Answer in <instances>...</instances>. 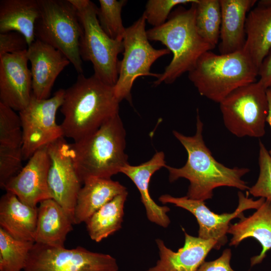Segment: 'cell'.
I'll list each match as a JSON object with an SVG mask.
<instances>
[{
    "label": "cell",
    "mask_w": 271,
    "mask_h": 271,
    "mask_svg": "<svg viewBox=\"0 0 271 271\" xmlns=\"http://www.w3.org/2000/svg\"><path fill=\"white\" fill-rule=\"evenodd\" d=\"M203 127L197 110L196 130L194 136H186L173 131V135L185 149L188 158L181 168L166 166L169 173V181L173 182L182 178L187 179L190 185L186 196L202 201L211 199L214 189L221 186L248 190L247 182L242 178L249 172V169L230 168L217 161L203 140Z\"/></svg>",
    "instance_id": "1"
},
{
    "label": "cell",
    "mask_w": 271,
    "mask_h": 271,
    "mask_svg": "<svg viewBox=\"0 0 271 271\" xmlns=\"http://www.w3.org/2000/svg\"><path fill=\"white\" fill-rule=\"evenodd\" d=\"M119 103L113 86L93 75L86 77L79 74L75 83L65 89L60 107L64 116L60 124L64 137L76 142L88 136L119 114Z\"/></svg>",
    "instance_id": "2"
},
{
    "label": "cell",
    "mask_w": 271,
    "mask_h": 271,
    "mask_svg": "<svg viewBox=\"0 0 271 271\" xmlns=\"http://www.w3.org/2000/svg\"><path fill=\"white\" fill-rule=\"evenodd\" d=\"M196 2L186 9L182 5L171 13L164 24L147 30L149 41H158L166 46L173 58L164 71L153 82L171 84L185 72L190 71L204 53L215 47L204 40L196 26Z\"/></svg>",
    "instance_id": "3"
},
{
    "label": "cell",
    "mask_w": 271,
    "mask_h": 271,
    "mask_svg": "<svg viewBox=\"0 0 271 271\" xmlns=\"http://www.w3.org/2000/svg\"><path fill=\"white\" fill-rule=\"evenodd\" d=\"M126 132L119 114L88 136L70 144L71 155L81 182L91 178L111 179L128 162Z\"/></svg>",
    "instance_id": "4"
},
{
    "label": "cell",
    "mask_w": 271,
    "mask_h": 271,
    "mask_svg": "<svg viewBox=\"0 0 271 271\" xmlns=\"http://www.w3.org/2000/svg\"><path fill=\"white\" fill-rule=\"evenodd\" d=\"M257 76L258 69L243 50L227 54L207 51L188 72L200 94L219 103L237 88L256 81Z\"/></svg>",
    "instance_id": "5"
},
{
    "label": "cell",
    "mask_w": 271,
    "mask_h": 271,
    "mask_svg": "<svg viewBox=\"0 0 271 271\" xmlns=\"http://www.w3.org/2000/svg\"><path fill=\"white\" fill-rule=\"evenodd\" d=\"M76 7L83 34L79 42L81 59L90 61L93 75L114 86L118 76V55L123 51L122 41L111 39L101 28L97 19L98 8L89 0H69Z\"/></svg>",
    "instance_id": "6"
},
{
    "label": "cell",
    "mask_w": 271,
    "mask_h": 271,
    "mask_svg": "<svg viewBox=\"0 0 271 271\" xmlns=\"http://www.w3.org/2000/svg\"><path fill=\"white\" fill-rule=\"evenodd\" d=\"M40 14L35 28L36 39L62 52L77 72L83 74L79 42L83 29L76 7L69 0H38Z\"/></svg>",
    "instance_id": "7"
},
{
    "label": "cell",
    "mask_w": 271,
    "mask_h": 271,
    "mask_svg": "<svg viewBox=\"0 0 271 271\" xmlns=\"http://www.w3.org/2000/svg\"><path fill=\"white\" fill-rule=\"evenodd\" d=\"M146 23L143 14L126 28L122 40L123 57L119 61L118 79L113 86L114 94L119 102L124 99L131 102V89L139 77L150 76L158 78L160 74L150 72L152 65L160 57L171 53L167 48L156 49L151 45Z\"/></svg>",
    "instance_id": "8"
},
{
    "label": "cell",
    "mask_w": 271,
    "mask_h": 271,
    "mask_svg": "<svg viewBox=\"0 0 271 271\" xmlns=\"http://www.w3.org/2000/svg\"><path fill=\"white\" fill-rule=\"evenodd\" d=\"M267 89L258 80L240 87L220 103L224 124L234 136L260 138L268 112Z\"/></svg>",
    "instance_id": "9"
},
{
    "label": "cell",
    "mask_w": 271,
    "mask_h": 271,
    "mask_svg": "<svg viewBox=\"0 0 271 271\" xmlns=\"http://www.w3.org/2000/svg\"><path fill=\"white\" fill-rule=\"evenodd\" d=\"M24 271H118L111 255L89 251L81 246L72 249L35 243Z\"/></svg>",
    "instance_id": "10"
},
{
    "label": "cell",
    "mask_w": 271,
    "mask_h": 271,
    "mask_svg": "<svg viewBox=\"0 0 271 271\" xmlns=\"http://www.w3.org/2000/svg\"><path fill=\"white\" fill-rule=\"evenodd\" d=\"M64 94V89L58 90L47 99H39L32 94L27 106L19 112L23 130V160L29 159L40 148L64 137L56 116Z\"/></svg>",
    "instance_id": "11"
},
{
    "label": "cell",
    "mask_w": 271,
    "mask_h": 271,
    "mask_svg": "<svg viewBox=\"0 0 271 271\" xmlns=\"http://www.w3.org/2000/svg\"><path fill=\"white\" fill-rule=\"evenodd\" d=\"M238 205L231 213L216 214L208 208L204 201L194 200L187 196L175 197L169 194H164L159 198L163 204L170 203L185 209L191 212L196 218L199 224L198 237L204 239H212L217 242L216 249H219L227 241L226 234L230 221L234 218L243 217V212L247 209H257L264 202L265 198L254 200L241 191L238 193Z\"/></svg>",
    "instance_id": "12"
},
{
    "label": "cell",
    "mask_w": 271,
    "mask_h": 271,
    "mask_svg": "<svg viewBox=\"0 0 271 271\" xmlns=\"http://www.w3.org/2000/svg\"><path fill=\"white\" fill-rule=\"evenodd\" d=\"M47 149L50 159L48 184L52 198L73 218L81 182L72 160L70 145L62 137L48 145Z\"/></svg>",
    "instance_id": "13"
},
{
    "label": "cell",
    "mask_w": 271,
    "mask_h": 271,
    "mask_svg": "<svg viewBox=\"0 0 271 271\" xmlns=\"http://www.w3.org/2000/svg\"><path fill=\"white\" fill-rule=\"evenodd\" d=\"M27 50L0 57V102L20 112L32 95V78Z\"/></svg>",
    "instance_id": "14"
},
{
    "label": "cell",
    "mask_w": 271,
    "mask_h": 271,
    "mask_svg": "<svg viewBox=\"0 0 271 271\" xmlns=\"http://www.w3.org/2000/svg\"><path fill=\"white\" fill-rule=\"evenodd\" d=\"M47 146L37 150L4 189L32 207H37L41 201L52 198L48 184L50 159Z\"/></svg>",
    "instance_id": "15"
},
{
    "label": "cell",
    "mask_w": 271,
    "mask_h": 271,
    "mask_svg": "<svg viewBox=\"0 0 271 271\" xmlns=\"http://www.w3.org/2000/svg\"><path fill=\"white\" fill-rule=\"evenodd\" d=\"M27 57L31 66L32 94L39 99L49 98L56 78L70 61L60 51L38 39L29 46Z\"/></svg>",
    "instance_id": "16"
},
{
    "label": "cell",
    "mask_w": 271,
    "mask_h": 271,
    "mask_svg": "<svg viewBox=\"0 0 271 271\" xmlns=\"http://www.w3.org/2000/svg\"><path fill=\"white\" fill-rule=\"evenodd\" d=\"M184 246L176 252L165 245L161 239L156 240L159 259L147 271H197L209 253L216 249L217 242L189 235L185 231Z\"/></svg>",
    "instance_id": "17"
},
{
    "label": "cell",
    "mask_w": 271,
    "mask_h": 271,
    "mask_svg": "<svg viewBox=\"0 0 271 271\" xmlns=\"http://www.w3.org/2000/svg\"><path fill=\"white\" fill-rule=\"evenodd\" d=\"M166 166L164 153L160 151L157 152L146 162L137 166L128 164L120 171V173L125 175L133 182L140 192L149 220L164 228L167 227L170 223L167 215L170 208L158 205L152 198L149 188L153 175Z\"/></svg>",
    "instance_id": "18"
},
{
    "label": "cell",
    "mask_w": 271,
    "mask_h": 271,
    "mask_svg": "<svg viewBox=\"0 0 271 271\" xmlns=\"http://www.w3.org/2000/svg\"><path fill=\"white\" fill-rule=\"evenodd\" d=\"M221 11L219 50L227 54L243 50L246 40L247 14L256 0H219Z\"/></svg>",
    "instance_id": "19"
},
{
    "label": "cell",
    "mask_w": 271,
    "mask_h": 271,
    "mask_svg": "<svg viewBox=\"0 0 271 271\" xmlns=\"http://www.w3.org/2000/svg\"><path fill=\"white\" fill-rule=\"evenodd\" d=\"M73 224L72 217L55 200L52 198L44 200L37 206L35 243L64 247Z\"/></svg>",
    "instance_id": "20"
},
{
    "label": "cell",
    "mask_w": 271,
    "mask_h": 271,
    "mask_svg": "<svg viewBox=\"0 0 271 271\" xmlns=\"http://www.w3.org/2000/svg\"><path fill=\"white\" fill-rule=\"evenodd\" d=\"M228 233L232 236L230 245L237 246L247 238L256 239L262 250L259 254L250 258V264L252 266L261 262L271 249V200L265 199L252 215L243 216L238 222L230 225Z\"/></svg>",
    "instance_id": "21"
},
{
    "label": "cell",
    "mask_w": 271,
    "mask_h": 271,
    "mask_svg": "<svg viewBox=\"0 0 271 271\" xmlns=\"http://www.w3.org/2000/svg\"><path fill=\"white\" fill-rule=\"evenodd\" d=\"M83 184L74 211V224L85 222L105 204L127 191L125 186L111 179L91 178Z\"/></svg>",
    "instance_id": "22"
},
{
    "label": "cell",
    "mask_w": 271,
    "mask_h": 271,
    "mask_svg": "<svg viewBox=\"0 0 271 271\" xmlns=\"http://www.w3.org/2000/svg\"><path fill=\"white\" fill-rule=\"evenodd\" d=\"M37 207L27 205L7 192L0 199V226L16 239L34 241Z\"/></svg>",
    "instance_id": "23"
},
{
    "label": "cell",
    "mask_w": 271,
    "mask_h": 271,
    "mask_svg": "<svg viewBox=\"0 0 271 271\" xmlns=\"http://www.w3.org/2000/svg\"><path fill=\"white\" fill-rule=\"evenodd\" d=\"M243 50L258 69L271 50V6L257 5L248 13Z\"/></svg>",
    "instance_id": "24"
},
{
    "label": "cell",
    "mask_w": 271,
    "mask_h": 271,
    "mask_svg": "<svg viewBox=\"0 0 271 271\" xmlns=\"http://www.w3.org/2000/svg\"><path fill=\"white\" fill-rule=\"evenodd\" d=\"M39 14L38 0H1L0 33L19 32L29 46L36 40L35 28Z\"/></svg>",
    "instance_id": "25"
},
{
    "label": "cell",
    "mask_w": 271,
    "mask_h": 271,
    "mask_svg": "<svg viewBox=\"0 0 271 271\" xmlns=\"http://www.w3.org/2000/svg\"><path fill=\"white\" fill-rule=\"evenodd\" d=\"M127 195V191L117 195L85 222L88 234L92 240L99 242L121 228Z\"/></svg>",
    "instance_id": "26"
},
{
    "label": "cell",
    "mask_w": 271,
    "mask_h": 271,
    "mask_svg": "<svg viewBox=\"0 0 271 271\" xmlns=\"http://www.w3.org/2000/svg\"><path fill=\"white\" fill-rule=\"evenodd\" d=\"M34 243L16 239L0 227V271L24 270Z\"/></svg>",
    "instance_id": "27"
},
{
    "label": "cell",
    "mask_w": 271,
    "mask_h": 271,
    "mask_svg": "<svg viewBox=\"0 0 271 271\" xmlns=\"http://www.w3.org/2000/svg\"><path fill=\"white\" fill-rule=\"evenodd\" d=\"M97 19L104 32L111 39L122 41L126 28L123 26L121 13L126 4L125 0H99Z\"/></svg>",
    "instance_id": "28"
},
{
    "label": "cell",
    "mask_w": 271,
    "mask_h": 271,
    "mask_svg": "<svg viewBox=\"0 0 271 271\" xmlns=\"http://www.w3.org/2000/svg\"><path fill=\"white\" fill-rule=\"evenodd\" d=\"M23 130L19 114L0 102V146L22 148Z\"/></svg>",
    "instance_id": "29"
},
{
    "label": "cell",
    "mask_w": 271,
    "mask_h": 271,
    "mask_svg": "<svg viewBox=\"0 0 271 271\" xmlns=\"http://www.w3.org/2000/svg\"><path fill=\"white\" fill-rule=\"evenodd\" d=\"M259 146V174L256 182L249 187L248 192L254 197L271 200V157L261 141Z\"/></svg>",
    "instance_id": "30"
},
{
    "label": "cell",
    "mask_w": 271,
    "mask_h": 271,
    "mask_svg": "<svg viewBox=\"0 0 271 271\" xmlns=\"http://www.w3.org/2000/svg\"><path fill=\"white\" fill-rule=\"evenodd\" d=\"M197 0H149L143 13L146 21L153 27L160 26L166 22L171 12L176 6L193 3Z\"/></svg>",
    "instance_id": "31"
},
{
    "label": "cell",
    "mask_w": 271,
    "mask_h": 271,
    "mask_svg": "<svg viewBox=\"0 0 271 271\" xmlns=\"http://www.w3.org/2000/svg\"><path fill=\"white\" fill-rule=\"evenodd\" d=\"M23 160L22 148L0 146V187L4 189L7 182L22 170Z\"/></svg>",
    "instance_id": "32"
},
{
    "label": "cell",
    "mask_w": 271,
    "mask_h": 271,
    "mask_svg": "<svg viewBox=\"0 0 271 271\" xmlns=\"http://www.w3.org/2000/svg\"><path fill=\"white\" fill-rule=\"evenodd\" d=\"M28 47L25 37L20 33L10 31L0 33V57L27 50Z\"/></svg>",
    "instance_id": "33"
},
{
    "label": "cell",
    "mask_w": 271,
    "mask_h": 271,
    "mask_svg": "<svg viewBox=\"0 0 271 271\" xmlns=\"http://www.w3.org/2000/svg\"><path fill=\"white\" fill-rule=\"evenodd\" d=\"M196 26L200 35L207 42L215 47L220 38V25L196 12Z\"/></svg>",
    "instance_id": "34"
},
{
    "label": "cell",
    "mask_w": 271,
    "mask_h": 271,
    "mask_svg": "<svg viewBox=\"0 0 271 271\" xmlns=\"http://www.w3.org/2000/svg\"><path fill=\"white\" fill-rule=\"evenodd\" d=\"M196 14L210 19L221 25V11L219 0H198Z\"/></svg>",
    "instance_id": "35"
},
{
    "label": "cell",
    "mask_w": 271,
    "mask_h": 271,
    "mask_svg": "<svg viewBox=\"0 0 271 271\" xmlns=\"http://www.w3.org/2000/svg\"><path fill=\"white\" fill-rule=\"evenodd\" d=\"M231 251L225 249L221 256L215 260L204 261L197 271H235L230 266Z\"/></svg>",
    "instance_id": "36"
},
{
    "label": "cell",
    "mask_w": 271,
    "mask_h": 271,
    "mask_svg": "<svg viewBox=\"0 0 271 271\" xmlns=\"http://www.w3.org/2000/svg\"><path fill=\"white\" fill-rule=\"evenodd\" d=\"M258 76V81L265 88L271 87V50L262 62Z\"/></svg>",
    "instance_id": "37"
},
{
    "label": "cell",
    "mask_w": 271,
    "mask_h": 271,
    "mask_svg": "<svg viewBox=\"0 0 271 271\" xmlns=\"http://www.w3.org/2000/svg\"><path fill=\"white\" fill-rule=\"evenodd\" d=\"M266 94L268 103V112L266 118V122L271 127V87H269L266 90ZM269 154L271 157V149L268 151Z\"/></svg>",
    "instance_id": "38"
},
{
    "label": "cell",
    "mask_w": 271,
    "mask_h": 271,
    "mask_svg": "<svg viewBox=\"0 0 271 271\" xmlns=\"http://www.w3.org/2000/svg\"><path fill=\"white\" fill-rule=\"evenodd\" d=\"M257 5L261 6H271V0H261L257 2Z\"/></svg>",
    "instance_id": "39"
}]
</instances>
